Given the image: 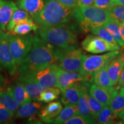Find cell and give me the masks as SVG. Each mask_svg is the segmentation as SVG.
Wrapping results in <instances>:
<instances>
[{
  "label": "cell",
  "instance_id": "33",
  "mask_svg": "<svg viewBox=\"0 0 124 124\" xmlns=\"http://www.w3.org/2000/svg\"><path fill=\"white\" fill-rule=\"evenodd\" d=\"M89 105L91 117L94 120H95L99 113L104 106L100 103L90 94H89Z\"/></svg>",
  "mask_w": 124,
  "mask_h": 124
},
{
  "label": "cell",
  "instance_id": "42",
  "mask_svg": "<svg viewBox=\"0 0 124 124\" xmlns=\"http://www.w3.org/2000/svg\"><path fill=\"white\" fill-rule=\"evenodd\" d=\"M116 5H124V0H115Z\"/></svg>",
  "mask_w": 124,
  "mask_h": 124
},
{
  "label": "cell",
  "instance_id": "35",
  "mask_svg": "<svg viewBox=\"0 0 124 124\" xmlns=\"http://www.w3.org/2000/svg\"><path fill=\"white\" fill-rule=\"evenodd\" d=\"M15 114L4 106L0 105V123L11 120Z\"/></svg>",
  "mask_w": 124,
  "mask_h": 124
},
{
  "label": "cell",
  "instance_id": "4",
  "mask_svg": "<svg viewBox=\"0 0 124 124\" xmlns=\"http://www.w3.org/2000/svg\"><path fill=\"white\" fill-rule=\"evenodd\" d=\"M71 17L77 22L82 31L87 32L93 28L103 26L110 16L108 9L91 6L72 9Z\"/></svg>",
  "mask_w": 124,
  "mask_h": 124
},
{
  "label": "cell",
  "instance_id": "40",
  "mask_svg": "<svg viewBox=\"0 0 124 124\" xmlns=\"http://www.w3.org/2000/svg\"><path fill=\"white\" fill-rule=\"evenodd\" d=\"M6 79L2 74H0V90H2L5 84Z\"/></svg>",
  "mask_w": 124,
  "mask_h": 124
},
{
  "label": "cell",
  "instance_id": "11",
  "mask_svg": "<svg viewBox=\"0 0 124 124\" xmlns=\"http://www.w3.org/2000/svg\"><path fill=\"white\" fill-rule=\"evenodd\" d=\"M82 46L84 50L92 54L116 51L113 46L97 35L87 36L82 42Z\"/></svg>",
  "mask_w": 124,
  "mask_h": 124
},
{
  "label": "cell",
  "instance_id": "7",
  "mask_svg": "<svg viewBox=\"0 0 124 124\" xmlns=\"http://www.w3.org/2000/svg\"><path fill=\"white\" fill-rule=\"evenodd\" d=\"M8 38L12 55L18 67L30 52L33 46L34 35L30 33L21 36L9 33Z\"/></svg>",
  "mask_w": 124,
  "mask_h": 124
},
{
  "label": "cell",
  "instance_id": "30",
  "mask_svg": "<svg viewBox=\"0 0 124 124\" xmlns=\"http://www.w3.org/2000/svg\"><path fill=\"white\" fill-rule=\"evenodd\" d=\"M62 91L57 87H46L39 97L38 101L45 103H49L55 101L59 97Z\"/></svg>",
  "mask_w": 124,
  "mask_h": 124
},
{
  "label": "cell",
  "instance_id": "16",
  "mask_svg": "<svg viewBox=\"0 0 124 124\" xmlns=\"http://www.w3.org/2000/svg\"><path fill=\"white\" fill-rule=\"evenodd\" d=\"M46 0H16L18 8L28 12L32 18L35 17L44 7Z\"/></svg>",
  "mask_w": 124,
  "mask_h": 124
},
{
  "label": "cell",
  "instance_id": "29",
  "mask_svg": "<svg viewBox=\"0 0 124 124\" xmlns=\"http://www.w3.org/2000/svg\"><path fill=\"white\" fill-rule=\"evenodd\" d=\"M107 66L97 71L93 75L92 80L94 84L103 87H110L113 86L110 78L108 77V74Z\"/></svg>",
  "mask_w": 124,
  "mask_h": 124
},
{
  "label": "cell",
  "instance_id": "37",
  "mask_svg": "<svg viewBox=\"0 0 124 124\" xmlns=\"http://www.w3.org/2000/svg\"><path fill=\"white\" fill-rule=\"evenodd\" d=\"M62 5L72 9L77 7V0H57Z\"/></svg>",
  "mask_w": 124,
  "mask_h": 124
},
{
  "label": "cell",
  "instance_id": "20",
  "mask_svg": "<svg viewBox=\"0 0 124 124\" xmlns=\"http://www.w3.org/2000/svg\"><path fill=\"white\" fill-rule=\"evenodd\" d=\"M108 106L117 117L121 118L124 115V94L115 90Z\"/></svg>",
  "mask_w": 124,
  "mask_h": 124
},
{
  "label": "cell",
  "instance_id": "6",
  "mask_svg": "<svg viewBox=\"0 0 124 124\" xmlns=\"http://www.w3.org/2000/svg\"><path fill=\"white\" fill-rule=\"evenodd\" d=\"M120 54L118 51H109L101 55H83L79 73L90 81H93V75L100 70L108 66L110 62Z\"/></svg>",
  "mask_w": 124,
  "mask_h": 124
},
{
  "label": "cell",
  "instance_id": "31",
  "mask_svg": "<svg viewBox=\"0 0 124 124\" xmlns=\"http://www.w3.org/2000/svg\"><path fill=\"white\" fill-rule=\"evenodd\" d=\"M116 117L117 116L113 113L108 105H105L99 113L95 120L99 124H110L113 123Z\"/></svg>",
  "mask_w": 124,
  "mask_h": 124
},
{
  "label": "cell",
  "instance_id": "27",
  "mask_svg": "<svg viewBox=\"0 0 124 124\" xmlns=\"http://www.w3.org/2000/svg\"><path fill=\"white\" fill-rule=\"evenodd\" d=\"M32 18L30 15L23 9L18 8L14 12L11 18L7 25L6 31L8 33H12L14 28L17 24L28 18Z\"/></svg>",
  "mask_w": 124,
  "mask_h": 124
},
{
  "label": "cell",
  "instance_id": "13",
  "mask_svg": "<svg viewBox=\"0 0 124 124\" xmlns=\"http://www.w3.org/2000/svg\"><path fill=\"white\" fill-rule=\"evenodd\" d=\"M18 8L11 0H0V28L6 31L7 25L14 12Z\"/></svg>",
  "mask_w": 124,
  "mask_h": 124
},
{
  "label": "cell",
  "instance_id": "9",
  "mask_svg": "<svg viewBox=\"0 0 124 124\" xmlns=\"http://www.w3.org/2000/svg\"><path fill=\"white\" fill-rule=\"evenodd\" d=\"M0 70L7 72L10 76L17 72V66L9 47L8 33L4 32L0 38Z\"/></svg>",
  "mask_w": 124,
  "mask_h": 124
},
{
  "label": "cell",
  "instance_id": "43",
  "mask_svg": "<svg viewBox=\"0 0 124 124\" xmlns=\"http://www.w3.org/2000/svg\"><path fill=\"white\" fill-rule=\"evenodd\" d=\"M120 118H121V121H120V122H119V123L124 124V115L122 116V117Z\"/></svg>",
  "mask_w": 124,
  "mask_h": 124
},
{
  "label": "cell",
  "instance_id": "17",
  "mask_svg": "<svg viewBox=\"0 0 124 124\" xmlns=\"http://www.w3.org/2000/svg\"><path fill=\"white\" fill-rule=\"evenodd\" d=\"M41 108V102L31 101L21 105L16 112V118H25L34 117Z\"/></svg>",
  "mask_w": 124,
  "mask_h": 124
},
{
  "label": "cell",
  "instance_id": "45",
  "mask_svg": "<svg viewBox=\"0 0 124 124\" xmlns=\"http://www.w3.org/2000/svg\"><path fill=\"white\" fill-rule=\"evenodd\" d=\"M4 33V31H2V29L0 28V38H1V37L2 36V35H3V33Z\"/></svg>",
  "mask_w": 124,
  "mask_h": 124
},
{
  "label": "cell",
  "instance_id": "1",
  "mask_svg": "<svg viewBox=\"0 0 124 124\" xmlns=\"http://www.w3.org/2000/svg\"><path fill=\"white\" fill-rule=\"evenodd\" d=\"M55 62L52 46L44 41L37 33L34 35L30 52L17 67V72L19 75L29 74Z\"/></svg>",
  "mask_w": 124,
  "mask_h": 124
},
{
  "label": "cell",
  "instance_id": "19",
  "mask_svg": "<svg viewBox=\"0 0 124 124\" xmlns=\"http://www.w3.org/2000/svg\"><path fill=\"white\" fill-rule=\"evenodd\" d=\"M113 59L107 66V71L113 86H115L118 82L121 74L124 67V63L120 55Z\"/></svg>",
  "mask_w": 124,
  "mask_h": 124
},
{
  "label": "cell",
  "instance_id": "3",
  "mask_svg": "<svg viewBox=\"0 0 124 124\" xmlns=\"http://www.w3.org/2000/svg\"><path fill=\"white\" fill-rule=\"evenodd\" d=\"M72 9L57 0H46L41 11L33 19L38 27H47L69 23Z\"/></svg>",
  "mask_w": 124,
  "mask_h": 124
},
{
  "label": "cell",
  "instance_id": "34",
  "mask_svg": "<svg viewBox=\"0 0 124 124\" xmlns=\"http://www.w3.org/2000/svg\"><path fill=\"white\" fill-rule=\"evenodd\" d=\"M95 123L94 120L85 117L80 114L73 116L64 122L65 124H89Z\"/></svg>",
  "mask_w": 124,
  "mask_h": 124
},
{
  "label": "cell",
  "instance_id": "28",
  "mask_svg": "<svg viewBox=\"0 0 124 124\" xmlns=\"http://www.w3.org/2000/svg\"><path fill=\"white\" fill-rule=\"evenodd\" d=\"M90 31L94 35L98 36L102 39L107 41L108 44L113 46L115 48L116 50H118L120 48V46H119L117 41L113 38V36L103 26L93 28L90 29Z\"/></svg>",
  "mask_w": 124,
  "mask_h": 124
},
{
  "label": "cell",
  "instance_id": "36",
  "mask_svg": "<svg viewBox=\"0 0 124 124\" xmlns=\"http://www.w3.org/2000/svg\"><path fill=\"white\" fill-rule=\"evenodd\" d=\"M115 5H116L115 0H95L93 6L100 8L108 9Z\"/></svg>",
  "mask_w": 124,
  "mask_h": 124
},
{
  "label": "cell",
  "instance_id": "5",
  "mask_svg": "<svg viewBox=\"0 0 124 124\" xmlns=\"http://www.w3.org/2000/svg\"><path fill=\"white\" fill-rule=\"evenodd\" d=\"M52 50L58 66L67 71L79 72L83 54L80 49L75 48H62L52 46Z\"/></svg>",
  "mask_w": 124,
  "mask_h": 124
},
{
  "label": "cell",
  "instance_id": "8",
  "mask_svg": "<svg viewBox=\"0 0 124 124\" xmlns=\"http://www.w3.org/2000/svg\"><path fill=\"white\" fill-rule=\"evenodd\" d=\"M60 69L61 68L58 64L54 63L23 75L37 82L44 87H56Z\"/></svg>",
  "mask_w": 124,
  "mask_h": 124
},
{
  "label": "cell",
  "instance_id": "39",
  "mask_svg": "<svg viewBox=\"0 0 124 124\" xmlns=\"http://www.w3.org/2000/svg\"><path fill=\"white\" fill-rule=\"evenodd\" d=\"M118 86L120 88L124 87V67L121 74L120 79L118 80Z\"/></svg>",
  "mask_w": 124,
  "mask_h": 124
},
{
  "label": "cell",
  "instance_id": "38",
  "mask_svg": "<svg viewBox=\"0 0 124 124\" xmlns=\"http://www.w3.org/2000/svg\"><path fill=\"white\" fill-rule=\"evenodd\" d=\"M95 0H77V7L85 8L94 5Z\"/></svg>",
  "mask_w": 124,
  "mask_h": 124
},
{
  "label": "cell",
  "instance_id": "10",
  "mask_svg": "<svg viewBox=\"0 0 124 124\" xmlns=\"http://www.w3.org/2000/svg\"><path fill=\"white\" fill-rule=\"evenodd\" d=\"M90 80L78 72L67 71L60 69L58 75L56 87L62 92L73 86H78L87 87L89 85Z\"/></svg>",
  "mask_w": 124,
  "mask_h": 124
},
{
  "label": "cell",
  "instance_id": "15",
  "mask_svg": "<svg viewBox=\"0 0 124 124\" xmlns=\"http://www.w3.org/2000/svg\"><path fill=\"white\" fill-rule=\"evenodd\" d=\"M17 80L24 87L32 101H38L39 97L46 87H44L38 83L28 78L23 75H19Z\"/></svg>",
  "mask_w": 124,
  "mask_h": 124
},
{
  "label": "cell",
  "instance_id": "21",
  "mask_svg": "<svg viewBox=\"0 0 124 124\" xmlns=\"http://www.w3.org/2000/svg\"><path fill=\"white\" fill-rule=\"evenodd\" d=\"M82 88L78 86H73L70 87L62 92V103L65 106L68 105H77Z\"/></svg>",
  "mask_w": 124,
  "mask_h": 124
},
{
  "label": "cell",
  "instance_id": "2",
  "mask_svg": "<svg viewBox=\"0 0 124 124\" xmlns=\"http://www.w3.org/2000/svg\"><path fill=\"white\" fill-rule=\"evenodd\" d=\"M69 23L47 27H38L37 33L46 43L55 47H77L78 40L73 28Z\"/></svg>",
  "mask_w": 124,
  "mask_h": 124
},
{
  "label": "cell",
  "instance_id": "32",
  "mask_svg": "<svg viewBox=\"0 0 124 124\" xmlns=\"http://www.w3.org/2000/svg\"><path fill=\"white\" fill-rule=\"evenodd\" d=\"M110 18L124 26V5H115L108 9Z\"/></svg>",
  "mask_w": 124,
  "mask_h": 124
},
{
  "label": "cell",
  "instance_id": "14",
  "mask_svg": "<svg viewBox=\"0 0 124 124\" xmlns=\"http://www.w3.org/2000/svg\"><path fill=\"white\" fill-rule=\"evenodd\" d=\"M62 108L63 106L61 102L58 101L49 102L48 104L40 110L39 117L43 122L52 123Z\"/></svg>",
  "mask_w": 124,
  "mask_h": 124
},
{
  "label": "cell",
  "instance_id": "23",
  "mask_svg": "<svg viewBox=\"0 0 124 124\" xmlns=\"http://www.w3.org/2000/svg\"><path fill=\"white\" fill-rule=\"evenodd\" d=\"M89 95L87 87H83L80 90V97L77 103L79 110V114L86 118H92L89 105ZM94 120V119H93Z\"/></svg>",
  "mask_w": 124,
  "mask_h": 124
},
{
  "label": "cell",
  "instance_id": "44",
  "mask_svg": "<svg viewBox=\"0 0 124 124\" xmlns=\"http://www.w3.org/2000/svg\"><path fill=\"white\" fill-rule=\"evenodd\" d=\"M120 57H121V58L122 59V61H123L124 63V52L122 54H121V55H120Z\"/></svg>",
  "mask_w": 124,
  "mask_h": 124
},
{
  "label": "cell",
  "instance_id": "26",
  "mask_svg": "<svg viewBox=\"0 0 124 124\" xmlns=\"http://www.w3.org/2000/svg\"><path fill=\"white\" fill-rule=\"evenodd\" d=\"M78 114H79V110L77 105H66L64 108H62L59 114L54 119L52 123L64 124L68 120Z\"/></svg>",
  "mask_w": 124,
  "mask_h": 124
},
{
  "label": "cell",
  "instance_id": "18",
  "mask_svg": "<svg viewBox=\"0 0 124 124\" xmlns=\"http://www.w3.org/2000/svg\"><path fill=\"white\" fill-rule=\"evenodd\" d=\"M7 90L20 106L32 101L24 87L19 81L12 83Z\"/></svg>",
  "mask_w": 124,
  "mask_h": 124
},
{
  "label": "cell",
  "instance_id": "41",
  "mask_svg": "<svg viewBox=\"0 0 124 124\" xmlns=\"http://www.w3.org/2000/svg\"><path fill=\"white\" fill-rule=\"evenodd\" d=\"M121 37L124 44V26H122L121 27Z\"/></svg>",
  "mask_w": 124,
  "mask_h": 124
},
{
  "label": "cell",
  "instance_id": "24",
  "mask_svg": "<svg viewBox=\"0 0 124 124\" xmlns=\"http://www.w3.org/2000/svg\"><path fill=\"white\" fill-rule=\"evenodd\" d=\"M0 105L7 108L14 114L20 106L8 90L2 89L0 90Z\"/></svg>",
  "mask_w": 124,
  "mask_h": 124
},
{
  "label": "cell",
  "instance_id": "22",
  "mask_svg": "<svg viewBox=\"0 0 124 124\" xmlns=\"http://www.w3.org/2000/svg\"><path fill=\"white\" fill-rule=\"evenodd\" d=\"M38 26L32 18L25 19L18 23L14 28L12 33L17 35H26L32 31H37Z\"/></svg>",
  "mask_w": 124,
  "mask_h": 124
},
{
  "label": "cell",
  "instance_id": "12",
  "mask_svg": "<svg viewBox=\"0 0 124 124\" xmlns=\"http://www.w3.org/2000/svg\"><path fill=\"white\" fill-rule=\"evenodd\" d=\"M89 90L90 94L102 105L105 106L108 105L116 88L114 86L103 87L94 84L91 85Z\"/></svg>",
  "mask_w": 124,
  "mask_h": 124
},
{
  "label": "cell",
  "instance_id": "46",
  "mask_svg": "<svg viewBox=\"0 0 124 124\" xmlns=\"http://www.w3.org/2000/svg\"><path fill=\"white\" fill-rule=\"evenodd\" d=\"M120 91H121L122 93H123L124 94V87H123L120 88Z\"/></svg>",
  "mask_w": 124,
  "mask_h": 124
},
{
  "label": "cell",
  "instance_id": "25",
  "mask_svg": "<svg viewBox=\"0 0 124 124\" xmlns=\"http://www.w3.org/2000/svg\"><path fill=\"white\" fill-rule=\"evenodd\" d=\"M103 27L105 28L113 36V37L117 41L119 46H124L123 40H122L121 34V29L122 26L120 23L112 18H110L103 25Z\"/></svg>",
  "mask_w": 124,
  "mask_h": 124
}]
</instances>
